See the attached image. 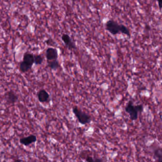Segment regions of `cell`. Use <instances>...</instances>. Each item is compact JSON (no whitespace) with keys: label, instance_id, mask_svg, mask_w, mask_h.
Segmentation results:
<instances>
[{"label":"cell","instance_id":"cell-1","mask_svg":"<svg viewBox=\"0 0 162 162\" xmlns=\"http://www.w3.org/2000/svg\"><path fill=\"white\" fill-rule=\"evenodd\" d=\"M126 112L129 115L131 120H137L138 117L139 113H141L144 110V107L142 104L134 105L132 100H129L125 107Z\"/></svg>","mask_w":162,"mask_h":162},{"label":"cell","instance_id":"cell-2","mask_svg":"<svg viewBox=\"0 0 162 162\" xmlns=\"http://www.w3.org/2000/svg\"><path fill=\"white\" fill-rule=\"evenodd\" d=\"M73 113L78 120V122L82 125H86L90 123L92 121L91 116L82 111L78 106L73 107Z\"/></svg>","mask_w":162,"mask_h":162},{"label":"cell","instance_id":"cell-3","mask_svg":"<svg viewBox=\"0 0 162 162\" xmlns=\"http://www.w3.org/2000/svg\"><path fill=\"white\" fill-rule=\"evenodd\" d=\"M121 27V24L112 20H108L105 24L106 30L113 35L120 33Z\"/></svg>","mask_w":162,"mask_h":162},{"label":"cell","instance_id":"cell-4","mask_svg":"<svg viewBox=\"0 0 162 162\" xmlns=\"http://www.w3.org/2000/svg\"><path fill=\"white\" fill-rule=\"evenodd\" d=\"M61 40L69 50H72L76 49V44L73 42L72 39L68 34H63L61 36Z\"/></svg>","mask_w":162,"mask_h":162},{"label":"cell","instance_id":"cell-5","mask_svg":"<svg viewBox=\"0 0 162 162\" xmlns=\"http://www.w3.org/2000/svg\"><path fill=\"white\" fill-rule=\"evenodd\" d=\"M46 57L48 61L57 60L58 58V50L54 48H49L46 51Z\"/></svg>","mask_w":162,"mask_h":162},{"label":"cell","instance_id":"cell-6","mask_svg":"<svg viewBox=\"0 0 162 162\" xmlns=\"http://www.w3.org/2000/svg\"><path fill=\"white\" fill-rule=\"evenodd\" d=\"M5 98L9 104H14L18 99V97L13 91L8 92L5 95Z\"/></svg>","mask_w":162,"mask_h":162},{"label":"cell","instance_id":"cell-7","mask_svg":"<svg viewBox=\"0 0 162 162\" xmlns=\"http://www.w3.org/2000/svg\"><path fill=\"white\" fill-rule=\"evenodd\" d=\"M37 140V138L35 135H31L29 137L22 138L20 140V144L25 146H28L31 144L35 142Z\"/></svg>","mask_w":162,"mask_h":162},{"label":"cell","instance_id":"cell-8","mask_svg":"<svg viewBox=\"0 0 162 162\" xmlns=\"http://www.w3.org/2000/svg\"><path fill=\"white\" fill-rule=\"evenodd\" d=\"M38 97L40 102H46L49 99L50 95L46 90H42L39 92Z\"/></svg>","mask_w":162,"mask_h":162},{"label":"cell","instance_id":"cell-9","mask_svg":"<svg viewBox=\"0 0 162 162\" xmlns=\"http://www.w3.org/2000/svg\"><path fill=\"white\" fill-rule=\"evenodd\" d=\"M153 153L154 155V159L158 162L162 161V151L161 147H157L156 148L153 149Z\"/></svg>","mask_w":162,"mask_h":162},{"label":"cell","instance_id":"cell-10","mask_svg":"<svg viewBox=\"0 0 162 162\" xmlns=\"http://www.w3.org/2000/svg\"><path fill=\"white\" fill-rule=\"evenodd\" d=\"M24 61L32 66L34 63V55L30 53H26L24 56Z\"/></svg>","mask_w":162,"mask_h":162},{"label":"cell","instance_id":"cell-11","mask_svg":"<svg viewBox=\"0 0 162 162\" xmlns=\"http://www.w3.org/2000/svg\"><path fill=\"white\" fill-rule=\"evenodd\" d=\"M32 66L31 65H29L27 63H26L24 61H22L20 65V69L22 72H28Z\"/></svg>","mask_w":162,"mask_h":162},{"label":"cell","instance_id":"cell-12","mask_svg":"<svg viewBox=\"0 0 162 162\" xmlns=\"http://www.w3.org/2000/svg\"><path fill=\"white\" fill-rule=\"evenodd\" d=\"M48 65L51 69L54 71H56L57 69L60 67V63L57 60L50 61L49 62Z\"/></svg>","mask_w":162,"mask_h":162},{"label":"cell","instance_id":"cell-13","mask_svg":"<svg viewBox=\"0 0 162 162\" xmlns=\"http://www.w3.org/2000/svg\"><path fill=\"white\" fill-rule=\"evenodd\" d=\"M120 33H122V34H124V35H126L127 36L129 37H130V36H131L130 30L127 26L123 24H121Z\"/></svg>","mask_w":162,"mask_h":162},{"label":"cell","instance_id":"cell-14","mask_svg":"<svg viewBox=\"0 0 162 162\" xmlns=\"http://www.w3.org/2000/svg\"><path fill=\"white\" fill-rule=\"evenodd\" d=\"M34 63L36 65H41L42 64L43 61V58L42 56L40 55H36L34 56Z\"/></svg>","mask_w":162,"mask_h":162},{"label":"cell","instance_id":"cell-15","mask_svg":"<svg viewBox=\"0 0 162 162\" xmlns=\"http://www.w3.org/2000/svg\"><path fill=\"white\" fill-rule=\"evenodd\" d=\"M86 161L87 162H101L103 160L101 159H98V158H94L90 156H87L86 159Z\"/></svg>","mask_w":162,"mask_h":162},{"label":"cell","instance_id":"cell-16","mask_svg":"<svg viewBox=\"0 0 162 162\" xmlns=\"http://www.w3.org/2000/svg\"><path fill=\"white\" fill-rule=\"evenodd\" d=\"M162 0H157V2L158 3V6H159L160 10L162 9Z\"/></svg>","mask_w":162,"mask_h":162},{"label":"cell","instance_id":"cell-17","mask_svg":"<svg viewBox=\"0 0 162 162\" xmlns=\"http://www.w3.org/2000/svg\"><path fill=\"white\" fill-rule=\"evenodd\" d=\"M72 1L75 2L76 1H77V0H72Z\"/></svg>","mask_w":162,"mask_h":162},{"label":"cell","instance_id":"cell-18","mask_svg":"<svg viewBox=\"0 0 162 162\" xmlns=\"http://www.w3.org/2000/svg\"><path fill=\"white\" fill-rule=\"evenodd\" d=\"M0 22H1V20H0Z\"/></svg>","mask_w":162,"mask_h":162}]
</instances>
